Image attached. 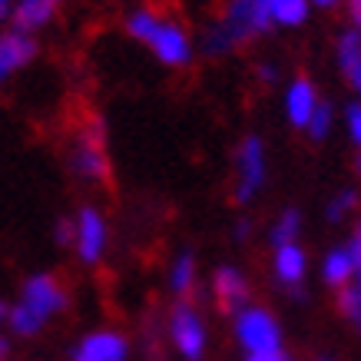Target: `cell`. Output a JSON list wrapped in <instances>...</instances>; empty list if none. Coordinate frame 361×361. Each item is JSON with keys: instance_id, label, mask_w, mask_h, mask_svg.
Returning a JSON list of instances; mask_svg holds the SVG:
<instances>
[{"instance_id": "cell-2", "label": "cell", "mask_w": 361, "mask_h": 361, "mask_svg": "<svg viewBox=\"0 0 361 361\" xmlns=\"http://www.w3.org/2000/svg\"><path fill=\"white\" fill-rule=\"evenodd\" d=\"M239 341L252 355H262V351H279V325L275 318L262 308H242L239 322H235Z\"/></svg>"}, {"instance_id": "cell-14", "label": "cell", "mask_w": 361, "mask_h": 361, "mask_svg": "<svg viewBox=\"0 0 361 361\" xmlns=\"http://www.w3.org/2000/svg\"><path fill=\"white\" fill-rule=\"evenodd\" d=\"M73 169L87 179H103L106 176V159L97 142H80V149L73 153Z\"/></svg>"}, {"instance_id": "cell-18", "label": "cell", "mask_w": 361, "mask_h": 361, "mask_svg": "<svg viewBox=\"0 0 361 361\" xmlns=\"http://www.w3.org/2000/svg\"><path fill=\"white\" fill-rule=\"evenodd\" d=\"M192 282H196V262H192V255H179L173 265V275H169V285H173V292H179V295H186V292H192Z\"/></svg>"}, {"instance_id": "cell-34", "label": "cell", "mask_w": 361, "mask_h": 361, "mask_svg": "<svg viewBox=\"0 0 361 361\" xmlns=\"http://www.w3.org/2000/svg\"><path fill=\"white\" fill-rule=\"evenodd\" d=\"M318 7H335V4H338V0H315Z\"/></svg>"}, {"instance_id": "cell-19", "label": "cell", "mask_w": 361, "mask_h": 361, "mask_svg": "<svg viewBox=\"0 0 361 361\" xmlns=\"http://www.w3.org/2000/svg\"><path fill=\"white\" fill-rule=\"evenodd\" d=\"M7 322H11V329L17 331V335H23V338H27V335H37L40 325H44L27 305H13L11 312H7Z\"/></svg>"}, {"instance_id": "cell-9", "label": "cell", "mask_w": 361, "mask_h": 361, "mask_svg": "<svg viewBox=\"0 0 361 361\" xmlns=\"http://www.w3.org/2000/svg\"><path fill=\"white\" fill-rule=\"evenodd\" d=\"M216 302H219V308L226 312V315H232V312H239L245 302H249V285H245V279H242V272H235V269H219L216 272Z\"/></svg>"}, {"instance_id": "cell-3", "label": "cell", "mask_w": 361, "mask_h": 361, "mask_svg": "<svg viewBox=\"0 0 361 361\" xmlns=\"http://www.w3.org/2000/svg\"><path fill=\"white\" fill-rule=\"evenodd\" d=\"M20 305L30 308V312L40 318V322H47L50 315L63 312L66 292L60 288V282H56L54 275H33V279H27V285H23Z\"/></svg>"}, {"instance_id": "cell-10", "label": "cell", "mask_w": 361, "mask_h": 361, "mask_svg": "<svg viewBox=\"0 0 361 361\" xmlns=\"http://www.w3.org/2000/svg\"><path fill=\"white\" fill-rule=\"evenodd\" d=\"M33 50H37V47H33V40L27 33H20V30L4 33V37H0V83L11 77L13 70H20L23 63H30Z\"/></svg>"}, {"instance_id": "cell-26", "label": "cell", "mask_w": 361, "mask_h": 361, "mask_svg": "<svg viewBox=\"0 0 361 361\" xmlns=\"http://www.w3.org/2000/svg\"><path fill=\"white\" fill-rule=\"evenodd\" d=\"M70 239H77V226H70V222H60V226H56V242H60V245H66Z\"/></svg>"}, {"instance_id": "cell-12", "label": "cell", "mask_w": 361, "mask_h": 361, "mask_svg": "<svg viewBox=\"0 0 361 361\" xmlns=\"http://www.w3.org/2000/svg\"><path fill=\"white\" fill-rule=\"evenodd\" d=\"M56 7H60V0H20L17 11H13V27L20 33L40 30V27L56 13Z\"/></svg>"}, {"instance_id": "cell-8", "label": "cell", "mask_w": 361, "mask_h": 361, "mask_svg": "<svg viewBox=\"0 0 361 361\" xmlns=\"http://www.w3.org/2000/svg\"><path fill=\"white\" fill-rule=\"evenodd\" d=\"M126 338L116 331H93L73 348V361H126Z\"/></svg>"}, {"instance_id": "cell-27", "label": "cell", "mask_w": 361, "mask_h": 361, "mask_svg": "<svg viewBox=\"0 0 361 361\" xmlns=\"http://www.w3.org/2000/svg\"><path fill=\"white\" fill-rule=\"evenodd\" d=\"M348 255H351V262H355V272H361V235L358 232H355V239L348 245Z\"/></svg>"}, {"instance_id": "cell-22", "label": "cell", "mask_w": 361, "mask_h": 361, "mask_svg": "<svg viewBox=\"0 0 361 361\" xmlns=\"http://www.w3.org/2000/svg\"><path fill=\"white\" fill-rule=\"evenodd\" d=\"M338 312L341 315H348L355 325H358L361 331V292L355 288V285H341L338 292Z\"/></svg>"}, {"instance_id": "cell-16", "label": "cell", "mask_w": 361, "mask_h": 361, "mask_svg": "<svg viewBox=\"0 0 361 361\" xmlns=\"http://www.w3.org/2000/svg\"><path fill=\"white\" fill-rule=\"evenodd\" d=\"M351 272H355V262H351L348 249H335L325 259V282L329 285H345L351 279Z\"/></svg>"}, {"instance_id": "cell-31", "label": "cell", "mask_w": 361, "mask_h": 361, "mask_svg": "<svg viewBox=\"0 0 361 361\" xmlns=\"http://www.w3.org/2000/svg\"><path fill=\"white\" fill-rule=\"evenodd\" d=\"M7 355H11V345H7V338H0V361L7 358Z\"/></svg>"}, {"instance_id": "cell-33", "label": "cell", "mask_w": 361, "mask_h": 361, "mask_svg": "<svg viewBox=\"0 0 361 361\" xmlns=\"http://www.w3.org/2000/svg\"><path fill=\"white\" fill-rule=\"evenodd\" d=\"M351 83H355V87L361 90V63H358V70H355V73H351Z\"/></svg>"}, {"instance_id": "cell-28", "label": "cell", "mask_w": 361, "mask_h": 361, "mask_svg": "<svg viewBox=\"0 0 361 361\" xmlns=\"http://www.w3.org/2000/svg\"><path fill=\"white\" fill-rule=\"evenodd\" d=\"M348 17L355 23V30H361V0H348Z\"/></svg>"}, {"instance_id": "cell-7", "label": "cell", "mask_w": 361, "mask_h": 361, "mask_svg": "<svg viewBox=\"0 0 361 361\" xmlns=\"http://www.w3.org/2000/svg\"><path fill=\"white\" fill-rule=\"evenodd\" d=\"M106 249V222L97 209H80L77 216V252L83 262H97Z\"/></svg>"}, {"instance_id": "cell-21", "label": "cell", "mask_w": 361, "mask_h": 361, "mask_svg": "<svg viewBox=\"0 0 361 361\" xmlns=\"http://www.w3.org/2000/svg\"><path fill=\"white\" fill-rule=\"evenodd\" d=\"M295 235H298V212L295 209H288V212H282V219L275 222V229H272L275 249H279V245H292Z\"/></svg>"}, {"instance_id": "cell-11", "label": "cell", "mask_w": 361, "mask_h": 361, "mask_svg": "<svg viewBox=\"0 0 361 361\" xmlns=\"http://www.w3.org/2000/svg\"><path fill=\"white\" fill-rule=\"evenodd\" d=\"M315 106H318L315 87H312L308 80H295V83L288 87V93H285V113H288V120L295 123V126H308Z\"/></svg>"}, {"instance_id": "cell-1", "label": "cell", "mask_w": 361, "mask_h": 361, "mask_svg": "<svg viewBox=\"0 0 361 361\" xmlns=\"http://www.w3.org/2000/svg\"><path fill=\"white\" fill-rule=\"evenodd\" d=\"M269 23H272V0H232L226 17L216 27H209L202 47L206 54H226L255 33L269 30Z\"/></svg>"}, {"instance_id": "cell-35", "label": "cell", "mask_w": 361, "mask_h": 361, "mask_svg": "<svg viewBox=\"0 0 361 361\" xmlns=\"http://www.w3.org/2000/svg\"><path fill=\"white\" fill-rule=\"evenodd\" d=\"M0 318H7V305L4 302H0Z\"/></svg>"}, {"instance_id": "cell-20", "label": "cell", "mask_w": 361, "mask_h": 361, "mask_svg": "<svg viewBox=\"0 0 361 361\" xmlns=\"http://www.w3.org/2000/svg\"><path fill=\"white\" fill-rule=\"evenodd\" d=\"M156 27H159V17H156L153 11H136V13L130 17V23H126V30H130L136 40H142V44H146V40L153 37Z\"/></svg>"}, {"instance_id": "cell-6", "label": "cell", "mask_w": 361, "mask_h": 361, "mask_svg": "<svg viewBox=\"0 0 361 361\" xmlns=\"http://www.w3.org/2000/svg\"><path fill=\"white\" fill-rule=\"evenodd\" d=\"M146 44L153 47V54L169 66H183V63H189V56H192L189 37L183 33V27H176L173 20H159V27L153 30V37H149Z\"/></svg>"}, {"instance_id": "cell-24", "label": "cell", "mask_w": 361, "mask_h": 361, "mask_svg": "<svg viewBox=\"0 0 361 361\" xmlns=\"http://www.w3.org/2000/svg\"><path fill=\"white\" fill-rule=\"evenodd\" d=\"M355 206H358V196H355L351 189H345V192H338V196L331 199V206H329V219H331V222H338L341 216H345L348 209H355Z\"/></svg>"}, {"instance_id": "cell-36", "label": "cell", "mask_w": 361, "mask_h": 361, "mask_svg": "<svg viewBox=\"0 0 361 361\" xmlns=\"http://www.w3.org/2000/svg\"><path fill=\"white\" fill-rule=\"evenodd\" d=\"M358 173H361V159H358Z\"/></svg>"}, {"instance_id": "cell-23", "label": "cell", "mask_w": 361, "mask_h": 361, "mask_svg": "<svg viewBox=\"0 0 361 361\" xmlns=\"http://www.w3.org/2000/svg\"><path fill=\"white\" fill-rule=\"evenodd\" d=\"M329 126H331V106L329 103H318L315 106V113H312V120H308V126L305 130L315 136V140H322L325 133H329Z\"/></svg>"}, {"instance_id": "cell-37", "label": "cell", "mask_w": 361, "mask_h": 361, "mask_svg": "<svg viewBox=\"0 0 361 361\" xmlns=\"http://www.w3.org/2000/svg\"><path fill=\"white\" fill-rule=\"evenodd\" d=\"M358 235H361V222H358Z\"/></svg>"}, {"instance_id": "cell-4", "label": "cell", "mask_w": 361, "mask_h": 361, "mask_svg": "<svg viewBox=\"0 0 361 361\" xmlns=\"http://www.w3.org/2000/svg\"><path fill=\"white\" fill-rule=\"evenodd\" d=\"M169 331H173L176 348L183 351V358L199 361L202 358V348H206V331H202V322H199L196 308L189 305H176L173 318H169Z\"/></svg>"}, {"instance_id": "cell-29", "label": "cell", "mask_w": 361, "mask_h": 361, "mask_svg": "<svg viewBox=\"0 0 361 361\" xmlns=\"http://www.w3.org/2000/svg\"><path fill=\"white\" fill-rule=\"evenodd\" d=\"M249 361H285L282 351H262V355H252Z\"/></svg>"}, {"instance_id": "cell-17", "label": "cell", "mask_w": 361, "mask_h": 361, "mask_svg": "<svg viewBox=\"0 0 361 361\" xmlns=\"http://www.w3.org/2000/svg\"><path fill=\"white\" fill-rule=\"evenodd\" d=\"M338 63L345 73H355L361 63V30H348V33H341V40H338Z\"/></svg>"}, {"instance_id": "cell-5", "label": "cell", "mask_w": 361, "mask_h": 361, "mask_svg": "<svg viewBox=\"0 0 361 361\" xmlns=\"http://www.w3.org/2000/svg\"><path fill=\"white\" fill-rule=\"evenodd\" d=\"M262 179H265L262 140H259V136H249L239 149V189H235V199H239V202H249V199L259 192Z\"/></svg>"}, {"instance_id": "cell-15", "label": "cell", "mask_w": 361, "mask_h": 361, "mask_svg": "<svg viewBox=\"0 0 361 361\" xmlns=\"http://www.w3.org/2000/svg\"><path fill=\"white\" fill-rule=\"evenodd\" d=\"M308 17V0H272V20L282 27H298Z\"/></svg>"}, {"instance_id": "cell-25", "label": "cell", "mask_w": 361, "mask_h": 361, "mask_svg": "<svg viewBox=\"0 0 361 361\" xmlns=\"http://www.w3.org/2000/svg\"><path fill=\"white\" fill-rule=\"evenodd\" d=\"M348 133H351V140L361 146V106L355 103V106H348Z\"/></svg>"}, {"instance_id": "cell-13", "label": "cell", "mask_w": 361, "mask_h": 361, "mask_svg": "<svg viewBox=\"0 0 361 361\" xmlns=\"http://www.w3.org/2000/svg\"><path fill=\"white\" fill-rule=\"evenodd\" d=\"M275 275L285 285H295L305 275V252L298 249L295 242L292 245H279V252H275Z\"/></svg>"}, {"instance_id": "cell-30", "label": "cell", "mask_w": 361, "mask_h": 361, "mask_svg": "<svg viewBox=\"0 0 361 361\" xmlns=\"http://www.w3.org/2000/svg\"><path fill=\"white\" fill-rule=\"evenodd\" d=\"M259 73H262V80H265V83H272V80H275V66H262Z\"/></svg>"}, {"instance_id": "cell-32", "label": "cell", "mask_w": 361, "mask_h": 361, "mask_svg": "<svg viewBox=\"0 0 361 361\" xmlns=\"http://www.w3.org/2000/svg\"><path fill=\"white\" fill-rule=\"evenodd\" d=\"M7 13H11V0H0V20H4Z\"/></svg>"}]
</instances>
